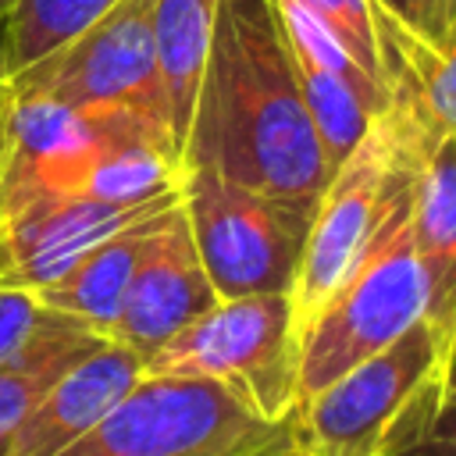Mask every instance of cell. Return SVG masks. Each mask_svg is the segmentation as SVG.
Segmentation results:
<instances>
[{
  "label": "cell",
  "instance_id": "8fae6325",
  "mask_svg": "<svg viewBox=\"0 0 456 456\" xmlns=\"http://www.w3.org/2000/svg\"><path fill=\"white\" fill-rule=\"evenodd\" d=\"M182 189H171L157 200L125 207L103 203L93 196H61L39 203L14 221L0 224V285L39 292L61 274H68L93 246L121 232L125 224L175 203Z\"/></svg>",
  "mask_w": 456,
  "mask_h": 456
},
{
  "label": "cell",
  "instance_id": "44dd1931",
  "mask_svg": "<svg viewBox=\"0 0 456 456\" xmlns=\"http://www.w3.org/2000/svg\"><path fill=\"white\" fill-rule=\"evenodd\" d=\"M46 317L50 306L36 292L0 285V363L32 342V335L43 328Z\"/></svg>",
  "mask_w": 456,
  "mask_h": 456
},
{
  "label": "cell",
  "instance_id": "2e32d148",
  "mask_svg": "<svg viewBox=\"0 0 456 456\" xmlns=\"http://www.w3.org/2000/svg\"><path fill=\"white\" fill-rule=\"evenodd\" d=\"M217 0H157L153 7V46H157V75L167 107V128L175 153L182 157V142L189 132L200 75L210 50Z\"/></svg>",
  "mask_w": 456,
  "mask_h": 456
},
{
  "label": "cell",
  "instance_id": "277c9868",
  "mask_svg": "<svg viewBox=\"0 0 456 456\" xmlns=\"http://www.w3.org/2000/svg\"><path fill=\"white\" fill-rule=\"evenodd\" d=\"M150 374H200L239 388L267 420L296 406L299 331L289 292L217 299L142 360Z\"/></svg>",
  "mask_w": 456,
  "mask_h": 456
},
{
  "label": "cell",
  "instance_id": "7402d4cb",
  "mask_svg": "<svg viewBox=\"0 0 456 456\" xmlns=\"http://www.w3.org/2000/svg\"><path fill=\"white\" fill-rule=\"evenodd\" d=\"M456 11V0H370V14L410 32L413 39L435 43L449 18Z\"/></svg>",
  "mask_w": 456,
  "mask_h": 456
},
{
  "label": "cell",
  "instance_id": "d6986e66",
  "mask_svg": "<svg viewBox=\"0 0 456 456\" xmlns=\"http://www.w3.org/2000/svg\"><path fill=\"white\" fill-rule=\"evenodd\" d=\"M378 456H456V346L410 395Z\"/></svg>",
  "mask_w": 456,
  "mask_h": 456
},
{
  "label": "cell",
  "instance_id": "d4e9b609",
  "mask_svg": "<svg viewBox=\"0 0 456 456\" xmlns=\"http://www.w3.org/2000/svg\"><path fill=\"white\" fill-rule=\"evenodd\" d=\"M0 456H4V438H0Z\"/></svg>",
  "mask_w": 456,
  "mask_h": 456
},
{
  "label": "cell",
  "instance_id": "5bb4252c",
  "mask_svg": "<svg viewBox=\"0 0 456 456\" xmlns=\"http://www.w3.org/2000/svg\"><path fill=\"white\" fill-rule=\"evenodd\" d=\"M388 118L406 142L456 135V11L435 43L374 18Z\"/></svg>",
  "mask_w": 456,
  "mask_h": 456
},
{
  "label": "cell",
  "instance_id": "ac0fdd59",
  "mask_svg": "<svg viewBox=\"0 0 456 456\" xmlns=\"http://www.w3.org/2000/svg\"><path fill=\"white\" fill-rule=\"evenodd\" d=\"M118 0H18L0 21V75H18L43 61Z\"/></svg>",
  "mask_w": 456,
  "mask_h": 456
},
{
  "label": "cell",
  "instance_id": "6da1fadb",
  "mask_svg": "<svg viewBox=\"0 0 456 456\" xmlns=\"http://www.w3.org/2000/svg\"><path fill=\"white\" fill-rule=\"evenodd\" d=\"M182 167H210L306 217L331 178L274 0H217Z\"/></svg>",
  "mask_w": 456,
  "mask_h": 456
},
{
  "label": "cell",
  "instance_id": "e0dca14e",
  "mask_svg": "<svg viewBox=\"0 0 456 456\" xmlns=\"http://www.w3.org/2000/svg\"><path fill=\"white\" fill-rule=\"evenodd\" d=\"M103 342L110 338L50 306V317L32 335V342L0 363V438H7L36 410V403L57 385L64 370H71Z\"/></svg>",
  "mask_w": 456,
  "mask_h": 456
},
{
  "label": "cell",
  "instance_id": "52a82bcc",
  "mask_svg": "<svg viewBox=\"0 0 456 456\" xmlns=\"http://www.w3.org/2000/svg\"><path fill=\"white\" fill-rule=\"evenodd\" d=\"M449 349L435 324L420 317L395 342L296 403L289 413L292 438L310 456H378L388 428Z\"/></svg>",
  "mask_w": 456,
  "mask_h": 456
},
{
  "label": "cell",
  "instance_id": "7c38bea8",
  "mask_svg": "<svg viewBox=\"0 0 456 456\" xmlns=\"http://www.w3.org/2000/svg\"><path fill=\"white\" fill-rule=\"evenodd\" d=\"M395 139L410 167V232L428 278V321L456 346V135Z\"/></svg>",
  "mask_w": 456,
  "mask_h": 456
},
{
  "label": "cell",
  "instance_id": "cb8c5ba5",
  "mask_svg": "<svg viewBox=\"0 0 456 456\" xmlns=\"http://www.w3.org/2000/svg\"><path fill=\"white\" fill-rule=\"evenodd\" d=\"M14 4H18V0H0V21L11 14V7H14Z\"/></svg>",
  "mask_w": 456,
  "mask_h": 456
},
{
  "label": "cell",
  "instance_id": "603a6c76",
  "mask_svg": "<svg viewBox=\"0 0 456 456\" xmlns=\"http://www.w3.org/2000/svg\"><path fill=\"white\" fill-rule=\"evenodd\" d=\"M249 456H310V452L292 438V431H285L281 438H274L271 445H264V449H256V452H249Z\"/></svg>",
  "mask_w": 456,
  "mask_h": 456
},
{
  "label": "cell",
  "instance_id": "5b68a950",
  "mask_svg": "<svg viewBox=\"0 0 456 456\" xmlns=\"http://www.w3.org/2000/svg\"><path fill=\"white\" fill-rule=\"evenodd\" d=\"M182 214L217 299L292 292L310 217L210 167H182Z\"/></svg>",
  "mask_w": 456,
  "mask_h": 456
},
{
  "label": "cell",
  "instance_id": "3957f363",
  "mask_svg": "<svg viewBox=\"0 0 456 456\" xmlns=\"http://www.w3.org/2000/svg\"><path fill=\"white\" fill-rule=\"evenodd\" d=\"M289 431L239 388L200 374L142 378L57 456H249Z\"/></svg>",
  "mask_w": 456,
  "mask_h": 456
},
{
  "label": "cell",
  "instance_id": "ba28073f",
  "mask_svg": "<svg viewBox=\"0 0 456 456\" xmlns=\"http://www.w3.org/2000/svg\"><path fill=\"white\" fill-rule=\"evenodd\" d=\"M128 118L139 114L71 107L0 78V224L39 203L82 196L93 157Z\"/></svg>",
  "mask_w": 456,
  "mask_h": 456
},
{
  "label": "cell",
  "instance_id": "ffe728a7",
  "mask_svg": "<svg viewBox=\"0 0 456 456\" xmlns=\"http://www.w3.org/2000/svg\"><path fill=\"white\" fill-rule=\"evenodd\" d=\"M346 46V53L374 78L385 86L381 75V57H378V36H374V14L370 0H303Z\"/></svg>",
  "mask_w": 456,
  "mask_h": 456
},
{
  "label": "cell",
  "instance_id": "30bf717a",
  "mask_svg": "<svg viewBox=\"0 0 456 456\" xmlns=\"http://www.w3.org/2000/svg\"><path fill=\"white\" fill-rule=\"evenodd\" d=\"M217 303L207 267L189 235L182 200L157 221L121 303L114 342L128 346L142 360L178 335L189 321Z\"/></svg>",
  "mask_w": 456,
  "mask_h": 456
},
{
  "label": "cell",
  "instance_id": "9a60e30c",
  "mask_svg": "<svg viewBox=\"0 0 456 456\" xmlns=\"http://www.w3.org/2000/svg\"><path fill=\"white\" fill-rule=\"evenodd\" d=\"M175 203H167V207H160V210H153V214L125 224L121 232H114L110 239H103L100 246H93L68 274H61L57 281H50L46 289H39L36 296L46 306H53V310L82 321L96 335L114 338V324H118V314H121V303H125L132 271H135V264H139V256H142V249H146L157 221Z\"/></svg>",
  "mask_w": 456,
  "mask_h": 456
},
{
  "label": "cell",
  "instance_id": "9c48e42d",
  "mask_svg": "<svg viewBox=\"0 0 456 456\" xmlns=\"http://www.w3.org/2000/svg\"><path fill=\"white\" fill-rule=\"evenodd\" d=\"M399 160V139L392 118H378L360 146L331 171L314 217L306 224L296 281H292V317L296 331L328 303V296L346 281V274L360 264L367 242L378 232L388 182Z\"/></svg>",
  "mask_w": 456,
  "mask_h": 456
},
{
  "label": "cell",
  "instance_id": "8992f818",
  "mask_svg": "<svg viewBox=\"0 0 456 456\" xmlns=\"http://www.w3.org/2000/svg\"><path fill=\"white\" fill-rule=\"evenodd\" d=\"M153 7L157 0H118L110 11H103L93 25H86L75 39H68L43 61L0 78L71 107L132 110L164 128L171 139L157 75Z\"/></svg>",
  "mask_w": 456,
  "mask_h": 456
},
{
  "label": "cell",
  "instance_id": "4fadbf2b",
  "mask_svg": "<svg viewBox=\"0 0 456 456\" xmlns=\"http://www.w3.org/2000/svg\"><path fill=\"white\" fill-rule=\"evenodd\" d=\"M142 378V356L121 342H103L82 356L57 385L36 403V410L4 438V456H57L82 438L135 381Z\"/></svg>",
  "mask_w": 456,
  "mask_h": 456
},
{
  "label": "cell",
  "instance_id": "7a4b0ae2",
  "mask_svg": "<svg viewBox=\"0 0 456 456\" xmlns=\"http://www.w3.org/2000/svg\"><path fill=\"white\" fill-rule=\"evenodd\" d=\"M395 128V125H392ZM428 317V278L410 232V167L399 150L388 200L360 264L299 331L296 403ZM296 410V406H292Z\"/></svg>",
  "mask_w": 456,
  "mask_h": 456
}]
</instances>
